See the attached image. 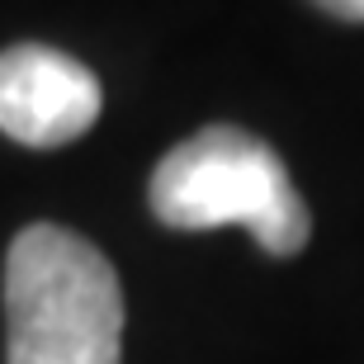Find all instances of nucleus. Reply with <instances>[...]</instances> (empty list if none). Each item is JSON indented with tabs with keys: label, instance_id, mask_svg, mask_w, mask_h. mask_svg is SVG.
<instances>
[{
	"label": "nucleus",
	"instance_id": "nucleus-4",
	"mask_svg": "<svg viewBox=\"0 0 364 364\" xmlns=\"http://www.w3.org/2000/svg\"><path fill=\"white\" fill-rule=\"evenodd\" d=\"M312 5H322L336 19H364V0H312Z\"/></svg>",
	"mask_w": 364,
	"mask_h": 364
},
{
	"label": "nucleus",
	"instance_id": "nucleus-3",
	"mask_svg": "<svg viewBox=\"0 0 364 364\" xmlns=\"http://www.w3.org/2000/svg\"><path fill=\"white\" fill-rule=\"evenodd\" d=\"M100 81L76 57L14 43L0 53V133L24 147H62L100 119Z\"/></svg>",
	"mask_w": 364,
	"mask_h": 364
},
{
	"label": "nucleus",
	"instance_id": "nucleus-2",
	"mask_svg": "<svg viewBox=\"0 0 364 364\" xmlns=\"http://www.w3.org/2000/svg\"><path fill=\"white\" fill-rule=\"evenodd\" d=\"M151 213L176 232H213L242 223L270 256H298L312 218L270 142L246 128L213 123L171 147L147 185Z\"/></svg>",
	"mask_w": 364,
	"mask_h": 364
},
{
	"label": "nucleus",
	"instance_id": "nucleus-1",
	"mask_svg": "<svg viewBox=\"0 0 364 364\" xmlns=\"http://www.w3.org/2000/svg\"><path fill=\"white\" fill-rule=\"evenodd\" d=\"M123 289L105 251L33 223L5 256V364H119Z\"/></svg>",
	"mask_w": 364,
	"mask_h": 364
}]
</instances>
